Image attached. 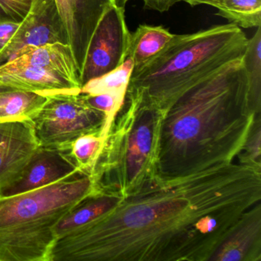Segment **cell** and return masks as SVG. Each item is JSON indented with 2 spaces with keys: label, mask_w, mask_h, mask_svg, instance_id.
Returning a JSON list of instances; mask_svg holds the SVG:
<instances>
[{
  "label": "cell",
  "mask_w": 261,
  "mask_h": 261,
  "mask_svg": "<svg viewBox=\"0 0 261 261\" xmlns=\"http://www.w3.org/2000/svg\"><path fill=\"white\" fill-rule=\"evenodd\" d=\"M124 13L125 10L113 6L96 27L81 73L82 87L92 79L114 71L127 59L131 33Z\"/></svg>",
  "instance_id": "cell-7"
},
{
  "label": "cell",
  "mask_w": 261,
  "mask_h": 261,
  "mask_svg": "<svg viewBox=\"0 0 261 261\" xmlns=\"http://www.w3.org/2000/svg\"><path fill=\"white\" fill-rule=\"evenodd\" d=\"M103 144L105 142L99 134L82 136L72 143L70 152L81 172L91 175Z\"/></svg>",
  "instance_id": "cell-21"
},
{
  "label": "cell",
  "mask_w": 261,
  "mask_h": 261,
  "mask_svg": "<svg viewBox=\"0 0 261 261\" xmlns=\"http://www.w3.org/2000/svg\"><path fill=\"white\" fill-rule=\"evenodd\" d=\"M122 199L123 198L120 195L111 193L97 194L88 197L65 215L56 226L55 231L57 240L105 215Z\"/></svg>",
  "instance_id": "cell-15"
},
{
  "label": "cell",
  "mask_w": 261,
  "mask_h": 261,
  "mask_svg": "<svg viewBox=\"0 0 261 261\" xmlns=\"http://www.w3.org/2000/svg\"><path fill=\"white\" fill-rule=\"evenodd\" d=\"M261 200V169L229 163L162 176L56 241L49 261H209Z\"/></svg>",
  "instance_id": "cell-1"
},
{
  "label": "cell",
  "mask_w": 261,
  "mask_h": 261,
  "mask_svg": "<svg viewBox=\"0 0 261 261\" xmlns=\"http://www.w3.org/2000/svg\"><path fill=\"white\" fill-rule=\"evenodd\" d=\"M69 45V36L56 0H35L25 19L0 54V65L13 59L25 47L51 44Z\"/></svg>",
  "instance_id": "cell-8"
},
{
  "label": "cell",
  "mask_w": 261,
  "mask_h": 261,
  "mask_svg": "<svg viewBox=\"0 0 261 261\" xmlns=\"http://www.w3.org/2000/svg\"><path fill=\"white\" fill-rule=\"evenodd\" d=\"M47 98L37 93L0 88V122L32 120Z\"/></svg>",
  "instance_id": "cell-17"
},
{
  "label": "cell",
  "mask_w": 261,
  "mask_h": 261,
  "mask_svg": "<svg viewBox=\"0 0 261 261\" xmlns=\"http://www.w3.org/2000/svg\"><path fill=\"white\" fill-rule=\"evenodd\" d=\"M247 92L241 59L182 94L163 120L160 175H189L233 163L260 115L250 111Z\"/></svg>",
  "instance_id": "cell-2"
},
{
  "label": "cell",
  "mask_w": 261,
  "mask_h": 261,
  "mask_svg": "<svg viewBox=\"0 0 261 261\" xmlns=\"http://www.w3.org/2000/svg\"><path fill=\"white\" fill-rule=\"evenodd\" d=\"M0 88L37 93L46 97L79 94L82 91L80 85L58 73L13 60L0 65Z\"/></svg>",
  "instance_id": "cell-12"
},
{
  "label": "cell",
  "mask_w": 261,
  "mask_h": 261,
  "mask_svg": "<svg viewBox=\"0 0 261 261\" xmlns=\"http://www.w3.org/2000/svg\"><path fill=\"white\" fill-rule=\"evenodd\" d=\"M248 39L235 24L174 35L166 46L134 68L126 97L167 112L192 87L233 61L243 59Z\"/></svg>",
  "instance_id": "cell-3"
},
{
  "label": "cell",
  "mask_w": 261,
  "mask_h": 261,
  "mask_svg": "<svg viewBox=\"0 0 261 261\" xmlns=\"http://www.w3.org/2000/svg\"><path fill=\"white\" fill-rule=\"evenodd\" d=\"M32 121L39 146L70 150L82 136L100 135L105 115L91 108L82 93L59 94L48 97Z\"/></svg>",
  "instance_id": "cell-6"
},
{
  "label": "cell",
  "mask_w": 261,
  "mask_h": 261,
  "mask_svg": "<svg viewBox=\"0 0 261 261\" xmlns=\"http://www.w3.org/2000/svg\"><path fill=\"white\" fill-rule=\"evenodd\" d=\"M205 5L218 10L217 15L244 29L261 25V0H208Z\"/></svg>",
  "instance_id": "cell-19"
},
{
  "label": "cell",
  "mask_w": 261,
  "mask_h": 261,
  "mask_svg": "<svg viewBox=\"0 0 261 261\" xmlns=\"http://www.w3.org/2000/svg\"><path fill=\"white\" fill-rule=\"evenodd\" d=\"M260 145L261 117L260 115H258L256 117L247 142L241 153L238 155L240 158L239 163L261 169Z\"/></svg>",
  "instance_id": "cell-22"
},
{
  "label": "cell",
  "mask_w": 261,
  "mask_h": 261,
  "mask_svg": "<svg viewBox=\"0 0 261 261\" xmlns=\"http://www.w3.org/2000/svg\"><path fill=\"white\" fill-rule=\"evenodd\" d=\"M97 194L92 177L79 172L35 190L0 196V261H49L56 226Z\"/></svg>",
  "instance_id": "cell-4"
},
{
  "label": "cell",
  "mask_w": 261,
  "mask_h": 261,
  "mask_svg": "<svg viewBox=\"0 0 261 261\" xmlns=\"http://www.w3.org/2000/svg\"><path fill=\"white\" fill-rule=\"evenodd\" d=\"M81 75L91 36L114 0H56Z\"/></svg>",
  "instance_id": "cell-9"
},
{
  "label": "cell",
  "mask_w": 261,
  "mask_h": 261,
  "mask_svg": "<svg viewBox=\"0 0 261 261\" xmlns=\"http://www.w3.org/2000/svg\"><path fill=\"white\" fill-rule=\"evenodd\" d=\"M79 172L70 150L39 146L19 178L3 190L0 196L35 190Z\"/></svg>",
  "instance_id": "cell-11"
},
{
  "label": "cell",
  "mask_w": 261,
  "mask_h": 261,
  "mask_svg": "<svg viewBox=\"0 0 261 261\" xmlns=\"http://www.w3.org/2000/svg\"><path fill=\"white\" fill-rule=\"evenodd\" d=\"M208 0H185L184 2L190 5L191 7H196L198 5H205Z\"/></svg>",
  "instance_id": "cell-26"
},
{
  "label": "cell",
  "mask_w": 261,
  "mask_h": 261,
  "mask_svg": "<svg viewBox=\"0 0 261 261\" xmlns=\"http://www.w3.org/2000/svg\"><path fill=\"white\" fill-rule=\"evenodd\" d=\"M13 60L19 63L42 67L82 86L79 69L70 45L56 43L39 47H25Z\"/></svg>",
  "instance_id": "cell-14"
},
{
  "label": "cell",
  "mask_w": 261,
  "mask_h": 261,
  "mask_svg": "<svg viewBox=\"0 0 261 261\" xmlns=\"http://www.w3.org/2000/svg\"><path fill=\"white\" fill-rule=\"evenodd\" d=\"M126 100L91 175L100 193L123 198L160 175L162 128L166 113L134 97Z\"/></svg>",
  "instance_id": "cell-5"
},
{
  "label": "cell",
  "mask_w": 261,
  "mask_h": 261,
  "mask_svg": "<svg viewBox=\"0 0 261 261\" xmlns=\"http://www.w3.org/2000/svg\"><path fill=\"white\" fill-rule=\"evenodd\" d=\"M169 30L163 25L142 24L131 33L128 57L138 68L153 59L173 38Z\"/></svg>",
  "instance_id": "cell-16"
},
{
  "label": "cell",
  "mask_w": 261,
  "mask_h": 261,
  "mask_svg": "<svg viewBox=\"0 0 261 261\" xmlns=\"http://www.w3.org/2000/svg\"><path fill=\"white\" fill-rule=\"evenodd\" d=\"M243 63L248 82V105L250 111L258 115L261 111V27L248 39Z\"/></svg>",
  "instance_id": "cell-18"
},
{
  "label": "cell",
  "mask_w": 261,
  "mask_h": 261,
  "mask_svg": "<svg viewBox=\"0 0 261 261\" xmlns=\"http://www.w3.org/2000/svg\"><path fill=\"white\" fill-rule=\"evenodd\" d=\"M19 27V24L13 22H0V54L7 46Z\"/></svg>",
  "instance_id": "cell-25"
},
{
  "label": "cell",
  "mask_w": 261,
  "mask_h": 261,
  "mask_svg": "<svg viewBox=\"0 0 261 261\" xmlns=\"http://www.w3.org/2000/svg\"><path fill=\"white\" fill-rule=\"evenodd\" d=\"M39 147L32 120L0 122V193L19 178Z\"/></svg>",
  "instance_id": "cell-10"
},
{
  "label": "cell",
  "mask_w": 261,
  "mask_h": 261,
  "mask_svg": "<svg viewBox=\"0 0 261 261\" xmlns=\"http://www.w3.org/2000/svg\"><path fill=\"white\" fill-rule=\"evenodd\" d=\"M129 0H114L115 7L125 10V6ZM185 0H143L144 7L149 10H155L160 13H164L169 10L171 7L180 2H184Z\"/></svg>",
  "instance_id": "cell-24"
},
{
  "label": "cell",
  "mask_w": 261,
  "mask_h": 261,
  "mask_svg": "<svg viewBox=\"0 0 261 261\" xmlns=\"http://www.w3.org/2000/svg\"><path fill=\"white\" fill-rule=\"evenodd\" d=\"M134 67L133 61L127 58L120 67L114 71L92 79L85 84L82 86L81 93L92 95L107 92L126 94Z\"/></svg>",
  "instance_id": "cell-20"
},
{
  "label": "cell",
  "mask_w": 261,
  "mask_h": 261,
  "mask_svg": "<svg viewBox=\"0 0 261 261\" xmlns=\"http://www.w3.org/2000/svg\"><path fill=\"white\" fill-rule=\"evenodd\" d=\"M34 3L35 0H0V22L20 24Z\"/></svg>",
  "instance_id": "cell-23"
},
{
  "label": "cell",
  "mask_w": 261,
  "mask_h": 261,
  "mask_svg": "<svg viewBox=\"0 0 261 261\" xmlns=\"http://www.w3.org/2000/svg\"><path fill=\"white\" fill-rule=\"evenodd\" d=\"M209 261H261V203L246 211Z\"/></svg>",
  "instance_id": "cell-13"
}]
</instances>
